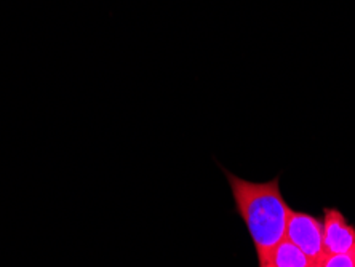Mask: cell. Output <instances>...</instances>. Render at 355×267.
Here are the masks:
<instances>
[{"label":"cell","instance_id":"cell-1","mask_svg":"<svg viewBox=\"0 0 355 267\" xmlns=\"http://www.w3.org/2000/svg\"><path fill=\"white\" fill-rule=\"evenodd\" d=\"M231 187L236 213L247 226L254 245L259 267L268 264L274 250L285 240L286 218L291 208L280 191V176L266 182H253L223 169Z\"/></svg>","mask_w":355,"mask_h":267},{"label":"cell","instance_id":"cell-6","mask_svg":"<svg viewBox=\"0 0 355 267\" xmlns=\"http://www.w3.org/2000/svg\"><path fill=\"white\" fill-rule=\"evenodd\" d=\"M351 255H352V259H354V264H355V248H354V251H352Z\"/></svg>","mask_w":355,"mask_h":267},{"label":"cell","instance_id":"cell-2","mask_svg":"<svg viewBox=\"0 0 355 267\" xmlns=\"http://www.w3.org/2000/svg\"><path fill=\"white\" fill-rule=\"evenodd\" d=\"M285 239L296 245L315 267L327 255L323 248V221L312 214L290 210L286 218Z\"/></svg>","mask_w":355,"mask_h":267},{"label":"cell","instance_id":"cell-3","mask_svg":"<svg viewBox=\"0 0 355 267\" xmlns=\"http://www.w3.org/2000/svg\"><path fill=\"white\" fill-rule=\"evenodd\" d=\"M323 248L327 255H351L355 248V227L338 208H323Z\"/></svg>","mask_w":355,"mask_h":267},{"label":"cell","instance_id":"cell-5","mask_svg":"<svg viewBox=\"0 0 355 267\" xmlns=\"http://www.w3.org/2000/svg\"><path fill=\"white\" fill-rule=\"evenodd\" d=\"M317 267H355L352 255H325Z\"/></svg>","mask_w":355,"mask_h":267},{"label":"cell","instance_id":"cell-4","mask_svg":"<svg viewBox=\"0 0 355 267\" xmlns=\"http://www.w3.org/2000/svg\"><path fill=\"white\" fill-rule=\"evenodd\" d=\"M264 267H315V264L290 242L282 240Z\"/></svg>","mask_w":355,"mask_h":267}]
</instances>
